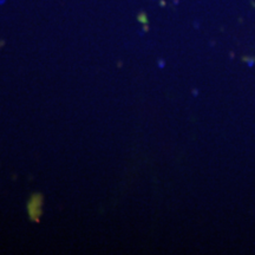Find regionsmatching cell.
I'll return each instance as SVG.
<instances>
[{
  "label": "cell",
  "instance_id": "obj_1",
  "mask_svg": "<svg viewBox=\"0 0 255 255\" xmlns=\"http://www.w3.org/2000/svg\"><path fill=\"white\" fill-rule=\"evenodd\" d=\"M43 202L44 196L40 193L32 194L30 200L27 201V214L32 221L38 222L39 221L41 214H43Z\"/></svg>",
  "mask_w": 255,
  "mask_h": 255
}]
</instances>
